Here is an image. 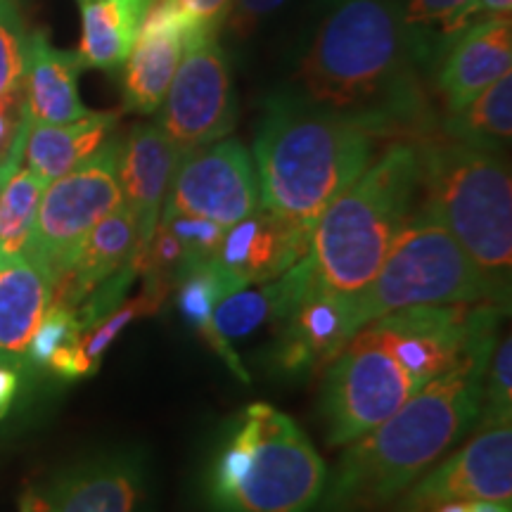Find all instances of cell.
Here are the masks:
<instances>
[{"label": "cell", "mask_w": 512, "mask_h": 512, "mask_svg": "<svg viewBox=\"0 0 512 512\" xmlns=\"http://www.w3.org/2000/svg\"><path fill=\"white\" fill-rule=\"evenodd\" d=\"M311 228L256 209L247 219L226 228L219 264L240 285H261L283 275L306 256Z\"/></svg>", "instance_id": "cell-19"}, {"label": "cell", "mask_w": 512, "mask_h": 512, "mask_svg": "<svg viewBox=\"0 0 512 512\" xmlns=\"http://www.w3.org/2000/svg\"><path fill=\"white\" fill-rule=\"evenodd\" d=\"M377 133L304 93L266 100L254 138L261 209L313 230L325 207L373 162Z\"/></svg>", "instance_id": "cell-3"}, {"label": "cell", "mask_w": 512, "mask_h": 512, "mask_svg": "<svg viewBox=\"0 0 512 512\" xmlns=\"http://www.w3.org/2000/svg\"><path fill=\"white\" fill-rule=\"evenodd\" d=\"M479 19H489V17H505L510 19L512 12V0H475Z\"/></svg>", "instance_id": "cell-39"}, {"label": "cell", "mask_w": 512, "mask_h": 512, "mask_svg": "<svg viewBox=\"0 0 512 512\" xmlns=\"http://www.w3.org/2000/svg\"><path fill=\"white\" fill-rule=\"evenodd\" d=\"M316 278L318 275L313 271L311 256L306 252V256L278 278L256 287L247 285L221 299V304L214 309V316H211V328H214L216 337L226 344L254 335L264 325L278 328Z\"/></svg>", "instance_id": "cell-23"}, {"label": "cell", "mask_w": 512, "mask_h": 512, "mask_svg": "<svg viewBox=\"0 0 512 512\" xmlns=\"http://www.w3.org/2000/svg\"><path fill=\"white\" fill-rule=\"evenodd\" d=\"M17 384H19L17 370L10 366H0V420L10 413V406L17 394Z\"/></svg>", "instance_id": "cell-38"}, {"label": "cell", "mask_w": 512, "mask_h": 512, "mask_svg": "<svg viewBox=\"0 0 512 512\" xmlns=\"http://www.w3.org/2000/svg\"><path fill=\"white\" fill-rule=\"evenodd\" d=\"M136 245V216L121 202L105 219L95 223L91 233L86 235V240L81 242L69 271L53 285L50 304L76 309L95 287H100L107 278L119 273L133 259Z\"/></svg>", "instance_id": "cell-22"}, {"label": "cell", "mask_w": 512, "mask_h": 512, "mask_svg": "<svg viewBox=\"0 0 512 512\" xmlns=\"http://www.w3.org/2000/svg\"><path fill=\"white\" fill-rule=\"evenodd\" d=\"M81 12V43L76 55L83 67L121 69L136 43L152 0H76Z\"/></svg>", "instance_id": "cell-25"}, {"label": "cell", "mask_w": 512, "mask_h": 512, "mask_svg": "<svg viewBox=\"0 0 512 512\" xmlns=\"http://www.w3.org/2000/svg\"><path fill=\"white\" fill-rule=\"evenodd\" d=\"M31 512H145L147 472L140 456L119 453L72 467L27 501Z\"/></svg>", "instance_id": "cell-17"}, {"label": "cell", "mask_w": 512, "mask_h": 512, "mask_svg": "<svg viewBox=\"0 0 512 512\" xmlns=\"http://www.w3.org/2000/svg\"><path fill=\"white\" fill-rule=\"evenodd\" d=\"M117 117L114 112H91L67 124H31L24 143L27 169L43 183H53L110 138Z\"/></svg>", "instance_id": "cell-24"}, {"label": "cell", "mask_w": 512, "mask_h": 512, "mask_svg": "<svg viewBox=\"0 0 512 512\" xmlns=\"http://www.w3.org/2000/svg\"><path fill=\"white\" fill-rule=\"evenodd\" d=\"M183 152L157 124H138L119 140L117 176L124 204L136 216L138 245L133 264L143 268L147 247L162 219V209Z\"/></svg>", "instance_id": "cell-15"}, {"label": "cell", "mask_w": 512, "mask_h": 512, "mask_svg": "<svg viewBox=\"0 0 512 512\" xmlns=\"http://www.w3.org/2000/svg\"><path fill=\"white\" fill-rule=\"evenodd\" d=\"M444 136L458 143L503 150L512 136V76H501L465 107L448 112Z\"/></svg>", "instance_id": "cell-27"}, {"label": "cell", "mask_w": 512, "mask_h": 512, "mask_svg": "<svg viewBox=\"0 0 512 512\" xmlns=\"http://www.w3.org/2000/svg\"><path fill=\"white\" fill-rule=\"evenodd\" d=\"M512 22L505 17L477 19L444 41L439 50L437 88L448 112L475 100L491 83L510 74Z\"/></svg>", "instance_id": "cell-18"}, {"label": "cell", "mask_w": 512, "mask_h": 512, "mask_svg": "<svg viewBox=\"0 0 512 512\" xmlns=\"http://www.w3.org/2000/svg\"><path fill=\"white\" fill-rule=\"evenodd\" d=\"M392 3L399 10L401 22L413 31L415 38L439 27V50L444 41L479 19L475 0H392Z\"/></svg>", "instance_id": "cell-30"}, {"label": "cell", "mask_w": 512, "mask_h": 512, "mask_svg": "<svg viewBox=\"0 0 512 512\" xmlns=\"http://www.w3.org/2000/svg\"><path fill=\"white\" fill-rule=\"evenodd\" d=\"M157 126L178 150L223 140L238 121L233 74L226 50L216 36H197L185 43L183 57L159 107Z\"/></svg>", "instance_id": "cell-11"}, {"label": "cell", "mask_w": 512, "mask_h": 512, "mask_svg": "<svg viewBox=\"0 0 512 512\" xmlns=\"http://www.w3.org/2000/svg\"><path fill=\"white\" fill-rule=\"evenodd\" d=\"M356 332L349 294L330 290L316 278L278 325L275 361L287 373H316L335 361Z\"/></svg>", "instance_id": "cell-16"}, {"label": "cell", "mask_w": 512, "mask_h": 512, "mask_svg": "<svg viewBox=\"0 0 512 512\" xmlns=\"http://www.w3.org/2000/svg\"><path fill=\"white\" fill-rule=\"evenodd\" d=\"M46 185L27 166H19L0 185V254L24 252Z\"/></svg>", "instance_id": "cell-29"}, {"label": "cell", "mask_w": 512, "mask_h": 512, "mask_svg": "<svg viewBox=\"0 0 512 512\" xmlns=\"http://www.w3.org/2000/svg\"><path fill=\"white\" fill-rule=\"evenodd\" d=\"M486 361L415 392L392 418L354 439L328 475L316 512H375L399 498L477 427Z\"/></svg>", "instance_id": "cell-2"}, {"label": "cell", "mask_w": 512, "mask_h": 512, "mask_svg": "<svg viewBox=\"0 0 512 512\" xmlns=\"http://www.w3.org/2000/svg\"><path fill=\"white\" fill-rule=\"evenodd\" d=\"M171 285L155 283V280H145L143 292L138 294L131 302H121L117 309H112L107 316L95 320L91 328L81 332L79 342H76V358H79L81 377L93 375L100 368L102 356L112 347V342L124 332L128 325L136 323L140 318L155 316L162 309L166 292Z\"/></svg>", "instance_id": "cell-28"}, {"label": "cell", "mask_w": 512, "mask_h": 512, "mask_svg": "<svg viewBox=\"0 0 512 512\" xmlns=\"http://www.w3.org/2000/svg\"><path fill=\"white\" fill-rule=\"evenodd\" d=\"M420 188L418 145L394 143L373 159L313 223L309 256L320 283L361 292L411 219Z\"/></svg>", "instance_id": "cell-4"}, {"label": "cell", "mask_w": 512, "mask_h": 512, "mask_svg": "<svg viewBox=\"0 0 512 512\" xmlns=\"http://www.w3.org/2000/svg\"><path fill=\"white\" fill-rule=\"evenodd\" d=\"M81 69L79 55L55 48L46 31H31L22 74L31 124H67L91 114L79 98Z\"/></svg>", "instance_id": "cell-20"}, {"label": "cell", "mask_w": 512, "mask_h": 512, "mask_svg": "<svg viewBox=\"0 0 512 512\" xmlns=\"http://www.w3.org/2000/svg\"><path fill=\"white\" fill-rule=\"evenodd\" d=\"M501 316L503 304L496 302L413 306L370 320L368 328L422 389L465 363L486 361Z\"/></svg>", "instance_id": "cell-8"}, {"label": "cell", "mask_w": 512, "mask_h": 512, "mask_svg": "<svg viewBox=\"0 0 512 512\" xmlns=\"http://www.w3.org/2000/svg\"><path fill=\"white\" fill-rule=\"evenodd\" d=\"M22 512H31V508H29V503H24V505H22Z\"/></svg>", "instance_id": "cell-41"}, {"label": "cell", "mask_w": 512, "mask_h": 512, "mask_svg": "<svg viewBox=\"0 0 512 512\" xmlns=\"http://www.w3.org/2000/svg\"><path fill=\"white\" fill-rule=\"evenodd\" d=\"M503 297L508 299V294L479 271L425 204L415 207L396 235L375 278L361 292L349 294L356 330L370 320L413 306L503 304Z\"/></svg>", "instance_id": "cell-7"}, {"label": "cell", "mask_w": 512, "mask_h": 512, "mask_svg": "<svg viewBox=\"0 0 512 512\" xmlns=\"http://www.w3.org/2000/svg\"><path fill=\"white\" fill-rule=\"evenodd\" d=\"M283 5H287V0H233L226 24L235 36L247 38Z\"/></svg>", "instance_id": "cell-36"}, {"label": "cell", "mask_w": 512, "mask_h": 512, "mask_svg": "<svg viewBox=\"0 0 512 512\" xmlns=\"http://www.w3.org/2000/svg\"><path fill=\"white\" fill-rule=\"evenodd\" d=\"M413 31L392 0H320L299 62L304 95L387 136L422 117Z\"/></svg>", "instance_id": "cell-1"}, {"label": "cell", "mask_w": 512, "mask_h": 512, "mask_svg": "<svg viewBox=\"0 0 512 512\" xmlns=\"http://www.w3.org/2000/svg\"><path fill=\"white\" fill-rule=\"evenodd\" d=\"M242 287L245 285H240L238 280L219 264V259L188 264L176 275L178 311H181L185 325L195 330L197 335H200L204 342L228 363V368L233 370L242 382H249V375L245 366H242L240 356L235 354L230 344L221 342V339L216 337L214 328H211V316H214V309L221 304V299H226L228 294H233L235 290H242Z\"/></svg>", "instance_id": "cell-26"}, {"label": "cell", "mask_w": 512, "mask_h": 512, "mask_svg": "<svg viewBox=\"0 0 512 512\" xmlns=\"http://www.w3.org/2000/svg\"><path fill=\"white\" fill-rule=\"evenodd\" d=\"M119 140L107 138L91 157L43 190L24 254L55 285L72 266L95 223L124 202L117 176Z\"/></svg>", "instance_id": "cell-9"}, {"label": "cell", "mask_w": 512, "mask_h": 512, "mask_svg": "<svg viewBox=\"0 0 512 512\" xmlns=\"http://www.w3.org/2000/svg\"><path fill=\"white\" fill-rule=\"evenodd\" d=\"M197 36H219L200 27L174 0H152L124 69V107L136 114H155L169 93L185 43Z\"/></svg>", "instance_id": "cell-14"}, {"label": "cell", "mask_w": 512, "mask_h": 512, "mask_svg": "<svg viewBox=\"0 0 512 512\" xmlns=\"http://www.w3.org/2000/svg\"><path fill=\"white\" fill-rule=\"evenodd\" d=\"M261 207L254 159L240 140L226 138L185 152L162 216H200L230 228Z\"/></svg>", "instance_id": "cell-12"}, {"label": "cell", "mask_w": 512, "mask_h": 512, "mask_svg": "<svg viewBox=\"0 0 512 512\" xmlns=\"http://www.w3.org/2000/svg\"><path fill=\"white\" fill-rule=\"evenodd\" d=\"M174 3L190 19H195L200 27L219 34L223 24H226L233 0H174Z\"/></svg>", "instance_id": "cell-37"}, {"label": "cell", "mask_w": 512, "mask_h": 512, "mask_svg": "<svg viewBox=\"0 0 512 512\" xmlns=\"http://www.w3.org/2000/svg\"><path fill=\"white\" fill-rule=\"evenodd\" d=\"M425 512H472V501H456V503H441L437 508Z\"/></svg>", "instance_id": "cell-40"}, {"label": "cell", "mask_w": 512, "mask_h": 512, "mask_svg": "<svg viewBox=\"0 0 512 512\" xmlns=\"http://www.w3.org/2000/svg\"><path fill=\"white\" fill-rule=\"evenodd\" d=\"M53 285L27 254H0V366L22 370Z\"/></svg>", "instance_id": "cell-21"}, {"label": "cell", "mask_w": 512, "mask_h": 512, "mask_svg": "<svg viewBox=\"0 0 512 512\" xmlns=\"http://www.w3.org/2000/svg\"><path fill=\"white\" fill-rule=\"evenodd\" d=\"M425 207L444 223L486 278L508 294L512 181L501 150L451 138L418 145Z\"/></svg>", "instance_id": "cell-6"}, {"label": "cell", "mask_w": 512, "mask_h": 512, "mask_svg": "<svg viewBox=\"0 0 512 512\" xmlns=\"http://www.w3.org/2000/svg\"><path fill=\"white\" fill-rule=\"evenodd\" d=\"M512 413V339H496L482 377V408L475 430L510 422Z\"/></svg>", "instance_id": "cell-31"}, {"label": "cell", "mask_w": 512, "mask_h": 512, "mask_svg": "<svg viewBox=\"0 0 512 512\" xmlns=\"http://www.w3.org/2000/svg\"><path fill=\"white\" fill-rule=\"evenodd\" d=\"M399 512H425L456 501H512V425L477 430L470 444L403 491Z\"/></svg>", "instance_id": "cell-13"}, {"label": "cell", "mask_w": 512, "mask_h": 512, "mask_svg": "<svg viewBox=\"0 0 512 512\" xmlns=\"http://www.w3.org/2000/svg\"><path fill=\"white\" fill-rule=\"evenodd\" d=\"M162 223L176 235V240L181 242L188 264L219 259L223 235H226V228L219 226V223L188 214L162 216Z\"/></svg>", "instance_id": "cell-35"}, {"label": "cell", "mask_w": 512, "mask_h": 512, "mask_svg": "<svg viewBox=\"0 0 512 512\" xmlns=\"http://www.w3.org/2000/svg\"><path fill=\"white\" fill-rule=\"evenodd\" d=\"M81 320L76 309H67V306L50 304L46 316L31 337L29 351H27V363L24 366H34L46 370L50 356L57 354L60 349L74 347L81 337Z\"/></svg>", "instance_id": "cell-33"}, {"label": "cell", "mask_w": 512, "mask_h": 512, "mask_svg": "<svg viewBox=\"0 0 512 512\" xmlns=\"http://www.w3.org/2000/svg\"><path fill=\"white\" fill-rule=\"evenodd\" d=\"M418 384L377 339L373 330L361 328L339 351L325 375L323 408L328 446H347L399 411Z\"/></svg>", "instance_id": "cell-10"}, {"label": "cell", "mask_w": 512, "mask_h": 512, "mask_svg": "<svg viewBox=\"0 0 512 512\" xmlns=\"http://www.w3.org/2000/svg\"><path fill=\"white\" fill-rule=\"evenodd\" d=\"M29 34L22 0H0V95L22 83Z\"/></svg>", "instance_id": "cell-32"}, {"label": "cell", "mask_w": 512, "mask_h": 512, "mask_svg": "<svg viewBox=\"0 0 512 512\" xmlns=\"http://www.w3.org/2000/svg\"><path fill=\"white\" fill-rule=\"evenodd\" d=\"M328 467L290 415L252 403L202 477L209 512H311Z\"/></svg>", "instance_id": "cell-5"}, {"label": "cell", "mask_w": 512, "mask_h": 512, "mask_svg": "<svg viewBox=\"0 0 512 512\" xmlns=\"http://www.w3.org/2000/svg\"><path fill=\"white\" fill-rule=\"evenodd\" d=\"M31 119L24 100L22 83L10 93L0 95V185L12 171L22 166Z\"/></svg>", "instance_id": "cell-34"}]
</instances>
